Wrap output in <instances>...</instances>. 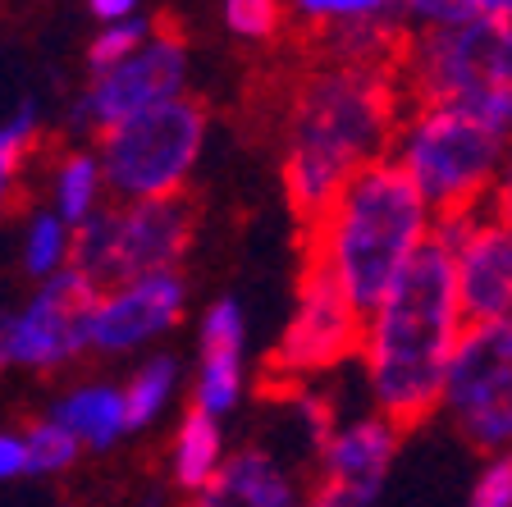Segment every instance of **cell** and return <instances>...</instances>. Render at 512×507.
Masks as SVG:
<instances>
[{
	"label": "cell",
	"mask_w": 512,
	"mask_h": 507,
	"mask_svg": "<svg viewBox=\"0 0 512 507\" xmlns=\"http://www.w3.org/2000/svg\"><path fill=\"white\" fill-rule=\"evenodd\" d=\"M192 83V51L183 42V32L170 23H156L147 32V42L133 46L124 60L87 69V83L78 101L69 106V128L74 138L96 142L115 124L142 115V110L183 96Z\"/></svg>",
	"instance_id": "9"
},
{
	"label": "cell",
	"mask_w": 512,
	"mask_h": 507,
	"mask_svg": "<svg viewBox=\"0 0 512 507\" xmlns=\"http://www.w3.org/2000/svg\"><path fill=\"white\" fill-rule=\"evenodd\" d=\"M211 119L192 92L115 124L96 138L110 197H183L206 156Z\"/></svg>",
	"instance_id": "6"
},
{
	"label": "cell",
	"mask_w": 512,
	"mask_h": 507,
	"mask_svg": "<svg viewBox=\"0 0 512 507\" xmlns=\"http://www.w3.org/2000/svg\"><path fill=\"white\" fill-rule=\"evenodd\" d=\"M398 119L403 83H394V69L380 55L334 51L298 78L279 147V179L298 224L316 220L357 169L394 151Z\"/></svg>",
	"instance_id": "1"
},
{
	"label": "cell",
	"mask_w": 512,
	"mask_h": 507,
	"mask_svg": "<svg viewBox=\"0 0 512 507\" xmlns=\"http://www.w3.org/2000/svg\"><path fill=\"white\" fill-rule=\"evenodd\" d=\"M471 503L476 507H512V448L485 453L476 480H471Z\"/></svg>",
	"instance_id": "27"
},
{
	"label": "cell",
	"mask_w": 512,
	"mask_h": 507,
	"mask_svg": "<svg viewBox=\"0 0 512 507\" xmlns=\"http://www.w3.org/2000/svg\"><path fill=\"white\" fill-rule=\"evenodd\" d=\"M394 60L407 101L462 106L512 138V23L462 14L407 28Z\"/></svg>",
	"instance_id": "4"
},
{
	"label": "cell",
	"mask_w": 512,
	"mask_h": 507,
	"mask_svg": "<svg viewBox=\"0 0 512 507\" xmlns=\"http://www.w3.org/2000/svg\"><path fill=\"white\" fill-rule=\"evenodd\" d=\"M435 238L453 256V279L467 320H494L512 311V220L485 201L471 211L435 215Z\"/></svg>",
	"instance_id": "14"
},
{
	"label": "cell",
	"mask_w": 512,
	"mask_h": 507,
	"mask_svg": "<svg viewBox=\"0 0 512 507\" xmlns=\"http://www.w3.org/2000/svg\"><path fill=\"white\" fill-rule=\"evenodd\" d=\"M142 5H147V0H87V14H92L96 23H115V19L142 14Z\"/></svg>",
	"instance_id": "30"
},
{
	"label": "cell",
	"mask_w": 512,
	"mask_h": 507,
	"mask_svg": "<svg viewBox=\"0 0 512 507\" xmlns=\"http://www.w3.org/2000/svg\"><path fill=\"white\" fill-rule=\"evenodd\" d=\"M430 238V201L394 156H380L357 169L316 220L302 224V256L316 261L366 316Z\"/></svg>",
	"instance_id": "3"
},
{
	"label": "cell",
	"mask_w": 512,
	"mask_h": 507,
	"mask_svg": "<svg viewBox=\"0 0 512 507\" xmlns=\"http://www.w3.org/2000/svg\"><path fill=\"white\" fill-rule=\"evenodd\" d=\"M37 147H42V106L23 101L0 119V215H10L19 206Z\"/></svg>",
	"instance_id": "23"
},
{
	"label": "cell",
	"mask_w": 512,
	"mask_h": 507,
	"mask_svg": "<svg viewBox=\"0 0 512 507\" xmlns=\"http://www.w3.org/2000/svg\"><path fill=\"white\" fill-rule=\"evenodd\" d=\"M494 206L512 220V138H508V151H503V165H499V183H494Z\"/></svg>",
	"instance_id": "31"
},
{
	"label": "cell",
	"mask_w": 512,
	"mask_h": 507,
	"mask_svg": "<svg viewBox=\"0 0 512 507\" xmlns=\"http://www.w3.org/2000/svg\"><path fill=\"white\" fill-rule=\"evenodd\" d=\"M462 14H471L462 0H403V28H435Z\"/></svg>",
	"instance_id": "29"
},
{
	"label": "cell",
	"mask_w": 512,
	"mask_h": 507,
	"mask_svg": "<svg viewBox=\"0 0 512 507\" xmlns=\"http://www.w3.org/2000/svg\"><path fill=\"white\" fill-rule=\"evenodd\" d=\"M357 348H362V311L352 307L348 293L316 261L302 256L293 316H288L284 334L275 343L270 375L288 384L316 380L325 370H339L343 361H352Z\"/></svg>",
	"instance_id": "12"
},
{
	"label": "cell",
	"mask_w": 512,
	"mask_h": 507,
	"mask_svg": "<svg viewBox=\"0 0 512 507\" xmlns=\"http://www.w3.org/2000/svg\"><path fill=\"white\" fill-rule=\"evenodd\" d=\"M151 28H156V19H147V14H133V19H115V23H96L92 42H87V69H101V64L124 60L133 46L147 42Z\"/></svg>",
	"instance_id": "26"
},
{
	"label": "cell",
	"mask_w": 512,
	"mask_h": 507,
	"mask_svg": "<svg viewBox=\"0 0 512 507\" xmlns=\"http://www.w3.org/2000/svg\"><path fill=\"white\" fill-rule=\"evenodd\" d=\"M92 293L78 270L32 284L28 297L0 307V375H60L87 357L83 302Z\"/></svg>",
	"instance_id": "11"
},
{
	"label": "cell",
	"mask_w": 512,
	"mask_h": 507,
	"mask_svg": "<svg viewBox=\"0 0 512 507\" xmlns=\"http://www.w3.org/2000/svg\"><path fill=\"white\" fill-rule=\"evenodd\" d=\"M42 201L51 211H60L69 224H87L101 206H106L110 183H106V165H101L96 142L74 138L69 147H60L51 160H46Z\"/></svg>",
	"instance_id": "20"
},
{
	"label": "cell",
	"mask_w": 512,
	"mask_h": 507,
	"mask_svg": "<svg viewBox=\"0 0 512 507\" xmlns=\"http://www.w3.org/2000/svg\"><path fill=\"white\" fill-rule=\"evenodd\" d=\"M307 480L266 444L229 448L224 466L215 471L211 489L197 503L211 507H293L307 498Z\"/></svg>",
	"instance_id": "17"
},
{
	"label": "cell",
	"mask_w": 512,
	"mask_h": 507,
	"mask_svg": "<svg viewBox=\"0 0 512 507\" xmlns=\"http://www.w3.org/2000/svg\"><path fill=\"white\" fill-rule=\"evenodd\" d=\"M229 457V439H224V421L202 407H188V412L174 421L170 444H165V480H170L174 494L183 498H202L211 489L215 471Z\"/></svg>",
	"instance_id": "19"
},
{
	"label": "cell",
	"mask_w": 512,
	"mask_h": 507,
	"mask_svg": "<svg viewBox=\"0 0 512 507\" xmlns=\"http://www.w3.org/2000/svg\"><path fill=\"white\" fill-rule=\"evenodd\" d=\"M179 389H183V361L174 357V352L151 348V352H142V357H133V370H128V380H124L133 434L165 421V412L179 402Z\"/></svg>",
	"instance_id": "22"
},
{
	"label": "cell",
	"mask_w": 512,
	"mask_h": 507,
	"mask_svg": "<svg viewBox=\"0 0 512 507\" xmlns=\"http://www.w3.org/2000/svg\"><path fill=\"white\" fill-rule=\"evenodd\" d=\"M32 480V448L23 425H0V489Z\"/></svg>",
	"instance_id": "28"
},
{
	"label": "cell",
	"mask_w": 512,
	"mask_h": 507,
	"mask_svg": "<svg viewBox=\"0 0 512 507\" xmlns=\"http://www.w3.org/2000/svg\"><path fill=\"white\" fill-rule=\"evenodd\" d=\"M74 252H78V224H69L60 211L51 206H32L23 215L19 229V270L42 284V279H55L64 270H74Z\"/></svg>",
	"instance_id": "21"
},
{
	"label": "cell",
	"mask_w": 512,
	"mask_h": 507,
	"mask_svg": "<svg viewBox=\"0 0 512 507\" xmlns=\"http://www.w3.org/2000/svg\"><path fill=\"white\" fill-rule=\"evenodd\" d=\"M23 430H28V448H32V480H60L87 457L83 444H78V434L64 421H55L51 412H42L37 421L23 425Z\"/></svg>",
	"instance_id": "24"
},
{
	"label": "cell",
	"mask_w": 512,
	"mask_h": 507,
	"mask_svg": "<svg viewBox=\"0 0 512 507\" xmlns=\"http://www.w3.org/2000/svg\"><path fill=\"white\" fill-rule=\"evenodd\" d=\"M46 412L55 421H64L69 430L78 434L83 453L101 457V453H115L133 434V421H128V398H124V384L115 380H78L69 389H60Z\"/></svg>",
	"instance_id": "18"
},
{
	"label": "cell",
	"mask_w": 512,
	"mask_h": 507,
	"mask_svg": "<svg viewBox=\"0 0 512 507\" xmlns=\"http://www.w3.org/2000/svg\"><path fill=\"white\" fill-rule=\"evenodd\" d=\"M192 407L229 416L247 398V316L238 297H215L197 320V366H192Z\"/></svg>",
	"instance_id": "15"
},
{
	"label": "cell",
	"mask_w": 512,
	"mask_h": 507,
	"mask_svg": "<svg viewBox=\"0 0 512 507\" xmlns=\"http://www.w3.org/2000/svg\"><path fill=\"white\" fill-rule=\"evenodd\" d=\"M508 133L444 101H407L389 156L407 169L435 215L471 211L494 197Z\"/></svg>",
	"instance_id": "5"
},
{
	"label": "cell",
	"mask_w": 512,
	"mask_h": 507,
	"mask_svg": "<svg viewBox=\"0 0 512 507\" xmlns=\"http://www.w3.org/2000/svg\"><path fill=\"white\" fill-rule=\"evenodd\" d=\"M439 416L467 448H512V311L467 320L439 393Z\"/></svg>",
	"instance_id": "8"
},
{
	"label": "cell",
	"mask_w": 512,
	"mask_h": 507,
	"mask_svg": "<svg viewBox=\"0 0 512 507\" xmlns=\"http://www.w3.org/2000/svg\"><path fill=\"white\" fill-rule=\"evenodd\" d=\"M398 448H403V425L394 416H384L371 402V412L339 416L325 425L311 453V498L334 507H366L380 503L384 485L394 476Z\"/></svg>",
	"instance_id": "13"
},
{
	"label": "cell",
	"mask_w": 512,
	"mask_h": 507,
	"mask_svg": "<svg viewBox=\"0 0 512 507\" xmlns=\"http://www.w3.org/2000/svg\"><path fill=\"white\" fill-rule=\"evenodd\" d=\"M462 329L467 311L453 279V256L439 238H430L389 284V293L362 316V348H357L371 402L403 430L439 416V393Z\"/></svg>",
	"instance_id": "2"
},
{
	"label": "cell",
	"mask_w": 512,
	"mask_h": 507,
	"mask_svg": "<svg viewBox=\"0 0 512 507\" xmlns=\"http://www.w3.org/2000/svg\"><path fill=\"white\" fill-rule=\"evenodd\" d=\"M288 23L325 37L343 55H398L403 42V0H284Z\"/></svg>",
	"instance_id": "16"
},
{
	"label": "cell",
	"mask_w": 512,
	"mask_h": 507,
	"mask_svg": "<svg viewBox=\"0 0 512 507\" xmlns=\"http://www.w3.org/2000/svg\"><path fill=\"white\" fill-rule=\"evenodd\" d=\"M188 197H110L87 224H78L74 270L87 284L147 275V270H179L192 252Z\"/></svg>",
	"instance_id": "7"
},
{
	"label": "cell",
	"mask_w": 512,
	"mask_h": 507,
	"mask_svg": "<svg viewBox=\"0 0 512 507\" xmlns=\"http://www.w3.org/2000/svg\"><path fill=\"white\" fill-rule=\"evenodd\" d=\"M471 14H485V19H499V23H512V0H462Z\"/></svg>",
	"instance_id": "32"
},
{
	"label": "cell",
	"mask_w": 512,
	"mask_h": 507,
	"mask_svg": "<svg viewBox=\"0 0 512 507\" xmlns=\"http://www.w3.org/2000/svg\"><path fill=\"white\" fill-rule=\"evenodd\" d=\"M224 28L247 46H270L288 28L284 0H224Z\"/></svg>",
	"instance_id": "25"
},
{
	"label": "cell",
	"mask_w": 512,
	"mask_h": 507,
	"mask_svg": "<svg viewBox=\"0 0 512 507\" xmlns=\"http://www.w3.org/2000/svg\"><path fill=\"white\" fill-rule=\"evenodd\" d=\"M188 316V279L183 270H147L96 284L83 302L87 357L119 361L160 348Z\"/></svg>",
	"instance_id": "10"
}]
</instances>
